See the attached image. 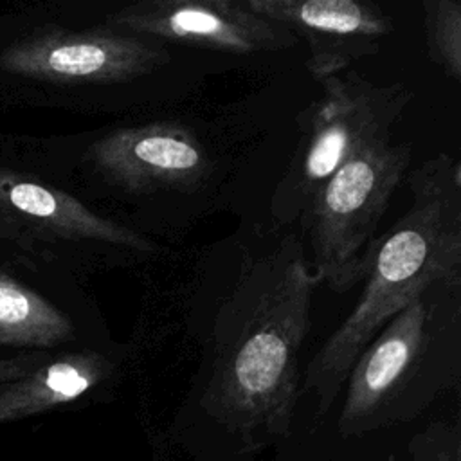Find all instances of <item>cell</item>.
<instances>
[{
	"instance_id": "cell-1",
	"label": "cell",
	"mask_w": 461,
	"mask_h": 461,
	"mask_svg": "<svg viewBox=\"0 0 461 461\" xmlns=\"http://www.w3.org/2000/svg\"><path fill=\"white\" fill-rule=\"evenodd\" d=\"M319 285L299 236L286 232L241 261L216 313L200 405L249 447L290 434Z\"/></svg>"
},
{
	"instance_id": "cell-2",
	"label": "cell",
	"mask_w": 461,
	"mask_h": 461,
	"mask_svg": "<svg viewBox=\"0 0 461 461\" xmlns=\"http://www.w3.org/2000/svg\"><path fill=\"white\" fill-rule=\"evenodd\" d=\"M411 207L375 245L351 313L308 362L303 389L326 414L362 349L411 301L438 281H461V164L448 153L405 176Z\"/></svg>"
},
{
	"instance_id": "cell-3",
	"label": "cell",
	"mask_w": 461,
	"mask_h": 461,
	"mask_svg": "<svg viewBox=\"0 0 461 461\" xmlns=\"http://www.w3.org/2000/svg\"><path fill=\"white\" fill-rule=\"evenodd\" d=\"M461 376V281H438L398 312L353 362L342 438L409 423Z\"/></svg>"
},
{
	"instance_id": "cell-4",
	"label": "cell",
	"mask_w": 461,
	"mask_h": 461,
	"mask_svg": "<svg viewBox=\"0 0 461 461\" xmlns=\"http://www.w3.org/2000/svg\"><path fill=\"white\" fill-rule=\"evenodd\" d=\"M321 85L322 97L295 119L297 146L270 198L277 227L294 225L319 187L351 155L391 140L412 97L403 83H373L353 68Z\"/></svg>"
},
{
	"instance_id": "cell-5",
	"label": "cell",
	"mask_w": 461,
	"mask_h": 461,
	"mask_svg": "<svg viewBox=\"0 0 461 461\" xmlns=\"http://www.w3.org/2000/svg\"><path fill=\"white\" fill-rule=\"evenodd\" d=\"M412 148L384 140L351 155L313 194L299 216L312 268L335 294L366 279L378 225L407 176Z\"/></svg>"
},
{
	"instance_id": "cell-6",
	"label": "cell",
	"mask_w": 461,
	"mask_h": 461,
	"mask_svg": "<svg viewBox=\"0 0 461 461\" xmlns=\"http://www.w3.org/2000/svg\"><path fill=\"white\" fill-rule=\"evenodd\" d=\"M167 59V49L151 38L108 27L85 32L52 29L5 49L0 67L16 76L52 83L110 85L146 76Z\"/></svg>"
},
{
	"instance_id": "cell-7",
	"label": "cell",
	"mask_w": 461,
	"mask_h": 461,
	"mask_svg": "<svg viewBox=\"0 0 461 461\" xmlns=\"http://www.w3.org/2000/svg\"><path fill=\"white\" fill-rule=\"evenodd\" d=\"M108 29L230 54L277 52L297 43L285 25L256 14L247 0H142L110 14Z\"/></svg>"
},
{
	"instance_id": "cell-8",
	"label": "cell",
	"mask_w": 461,
	"mask_h": 461,
	"mask_svg": "<svg viewBox=\"0 0 461 461\" xmlns=\"http://www.w3.org/2000/svg\"><path fill=\"white\" fill-rule=\"evenodd\" d=\"M101 176L131 194L185 191L209 175V157L196 135L171 121L119 128L88 151Z\"/></svg>"
},
{
	"instance_id": "cell-9",
	"label": "cell",
	"mask_w": 461,
	"mask_h": 461,
	"mask_svg": "<svg viewBox=\"0 0 461 461\" xmlns=\"http://www.w3.org/2000/svg\"><path fill=\"white\" fill-rule=\"evenodd\" d=\"M247 5L306 41V68L319 83L376 54L394 31L393 18L366 0H247Z\"/></svg>"
},
{
	"instance_id": "cell-10",
	"label": "cell",
	"mask_w": 461,
	"mask_h": 461,
	"mask_svg": "<svg viewBox=\"0 0 461 461\" xmlns=\"http://www.w3.org/2000/svg\"><path fill=\"white\" fill-rule=\"evenodd\" d=\"M0 211L23 220L47 238L92 241L128 254L157 252V245L140 232L99 216L65 191L9 171H0Z\"/></svg>"
},
{
	"instance_id": "cell-11",
	"label": "cell",
	"mask_w": 461,
	"mask_h": 461,
	"mask_svg": "<svg viewBox=\"0 0 461 461\" xmlns=\"http://www.w3.org/2000/svg\"><path fill=\"white\" fill-rule=\"evenodd\" d=\"M115 364L99 351L0 360V420L74 402L108 380Z\"/></svg>"
},
{
	"instance_id": "cell-12",
	"label": "cell",
	"mask_w": 461,
	"mask_h": 461,
	"mask_svg": "<svg viewBox=\"0 0 461 461\" xmlns=\"http://www.w3.org/2000/svg\"><path fill=\"white\" fill-rule=\"evenodd\" d=\"M72 337L74 326L63 312L0 272V346L47 349Z\"/></svg>"
},
{
	"instance_id": "cell-13",
	"label": "cell",
	"mask_w": 461,
	"mask_h": 461,
	"mask_svg": "<svg viewBox=\"0 0 461 461\" xmlns=\"http://www.w3.org/2000/svg\"><path fill=\"white\" fill-rule=\"evenodd\" d=\"M423 29L427 52L454 81L461 79V2L423 0Z\"/></svg>"
},
{
	"instance_id": "cell-14",
	"label": "cell",
	"mask_w": 461,
	"mask_h": 461,
	"mask_svg": "<svg viewBox=\"0 0 461 461\" xmlns=\"http://www.w3.org/2000/svg\"><path fill=\"white\" fill-rule=\"evenodd\" d=\"M409 452L412 461H461L459 423H430L411 439Z\"/></svg>"
}]
</instances>
